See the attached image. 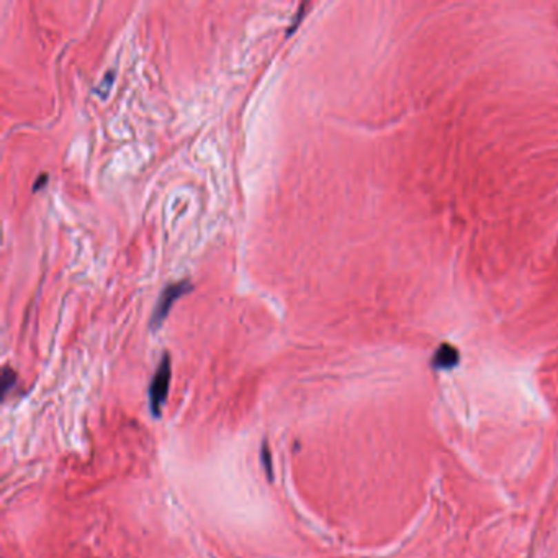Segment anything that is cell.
<instances>
[{"label":"cell","mask_w":558,"mask_h":558,"mask_svg":"<svg viewBox=\"0 0 558 558\" xmlns=\"http://www.w3.org/2000/svg\"><path fill=\"white\" fill-rule=\"evenodd\" d=\"M170 379H172V360H170L169 354H164L156 368L151 385H149V406H151L155 417L161 416L162 406H164L167 395H169Z\"/></svg>","instance_id":"6da1fadb"},{"label":"cell","mask_w":558,"mask_h":558,"mask_svg":"<svg viewBox=\"0 0 558 558\" xmlns=\"http://www.w3.org/2000/svg\"><path fill=\"white\" fill-rule=\"evenodd\" d=\"M192 288H193L192 283L188 282V280H180V282H177V283L167 285V287L164 288V292L161 293L159 300H157L156 310H155V313H152V318H151V328L159 329L161 324L164 323V319L167 318V315H169L170 308L174 306L175 300L182 295H186V293L192 292Z\"/></svg>","instance_id":"7a4b0ae2"},{"label":"cell","mask_w":558,"mask_h":558,"mask_svg":"<svg viewBox=\"0 0 558 558\" xmlns=\"http://www.w3.org/2000/svg\"><path fill=\"white\" fill-rule=\"evenodd\" d=\"M459 362V352L455 347L442 346L434 355V367L436 368H452Z\"/></svg>","instance_id":"3957f363"},{"label":"cell","mask_w":558,"mask_h":558,"mask_svg":"<svg viewBox=\"0 0 558 558\" xmlns=\"http://www.w3.org/2000/svg\"><path fill=\"white\" fill-rule=\"evenodd\" d=\"M15 380H17L15 372L10 370V368H3V373H2V398L7 397L8 390H10L13 385H15Z\"/></svg>","instance_id":"277c9868"},{"label":"cell","mask_w":558,"mask_h":558,"mask_svg":"<svg viewBox=\"0 0 558 558\" xmlns=\"http://www.w3.org/2000/svg\"><path fill=\"white\" fill-rule=\"evenodd\" d=\"M261 459H262V465H263V470H266L267 478L272 480V460H270V452H269V446H267V442H263V446L261 447Z\"/></svg>","instance_id":"5b68a950"},{"label":"cell","mask_w":558,"mask_h":558,"mask_svg":"<svg viewBox=\"0 0 558 558\" xmlns=\"http://www.w3.org/2000/svg\"><path fill=\"white\" fill-rule=\"evenodd\" d=\"M310 7V3L308 2H305V3H301L300 7H298V12H297V17H295V20H293V23H292V28L288 30V34H292L293 32H295L297 30V26H298V23H300V21L303 20V17H305V12H306V8Z\"/></svg>","instance_id":"8992f818"},{"label":"cell","mask_w":558,"mask_h":558,"mask_svg":"<svg viewBox=\"0 0 558 558\" xmlns=\"http://www.w3.org/2000/svg\"><path fill=\"white\" fill-rule=\"evenodd\" d=\"M46 180H48V175H46V174H43V175H41V177H38L37 180H34V186H33V190H34V192H37V190H38V188H43V187H45V182H46Z\"/></svg>","instance_id":"52a82bcc"}]
</instances>
